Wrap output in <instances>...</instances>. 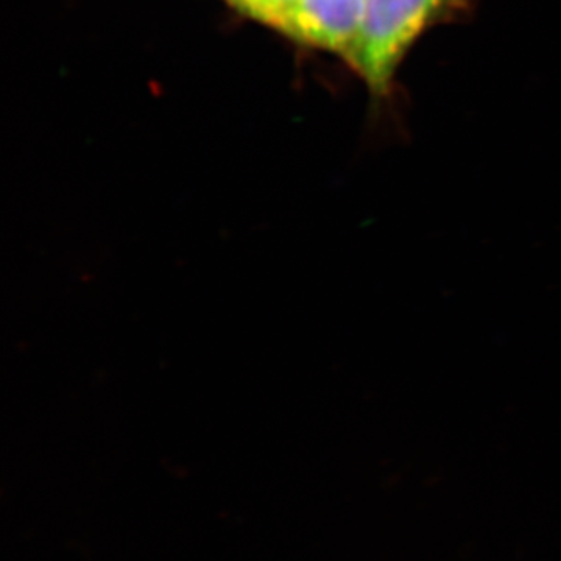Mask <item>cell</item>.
<instances>
[{
  "instance_id": "6da1fadb",
  "label": "cell",
  "mask_w": 561,
  "mask_h": 561,
  "mask_svg": "<svg viewBox=\"0 0 561 561\" xmlns=\"http://www.w3.org/2000/svg\"><path fill=\"white\" fill-rule=\"evenodd\" d=\"M460 0H367L364 21L348 60L373 90L383 92L402 55L420 33Z\"/></svg>"
},
{
  "instance_id": "7a4b0ae2",
  "label": "cell",
  "mask_w": 561,
  "mask_h": 561,
  "mask_svg": "<svg viewBox=\"0 0 561 561\" xmlns=\"http://www.w3.org/2000/svg\"><path fill=\"white\" fill-rule=\"evenodd\" d=\"M364 14L365 0H295L279 28L348 57Z\"/></svg>"
},
{
  "instance_id": "3957f363",
  "label": "cell",
  "mask_w": 561,
  "mask_h": 561,
  "mask_svg": "<svg viewBox=\"0 0 561 561\" xmlns=\"http://www.w3.org/2000/svg\"><path fill=\"white\" fill-rule=\"evenodd\" d=\"M236 3L253 16L280 27L284 16L294 5L295 0H238Z\"/></svg>"
},
{
  "instance_id": "277c9868",
  "label": "cell",
  "mask_w": 561,
  "mask_h": 561,
  "mask_svg": "<svg viewBox=\"0 0 561 561\" xmlns=\"http://www.w3.org/2000/svg\"><path fill=\"white\" fill-rule=\"evenodd\" d=\"M234 2H238V0H234Z\"/></svg>"
}]
</instances>
